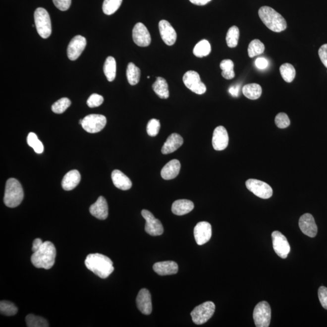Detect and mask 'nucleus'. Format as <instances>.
<instances>
[{
  "label": "nucleus",
  "mask_w": 327,
  "mask_h": 327,
  "mask_svg": "<svg viewBox=\"0 0 327 327\" xmlns=\"http://www.w3.org/2000/svg\"><path fill=\"white\" fill-rule=\"evenodd\" d=\"M239 38V30L238 27L235 26L231 27L228 29L227 35H226V42L229 48H233L238 46Z\"/></svg>",
  "instance_id": "nucleus-34"
},
{
  "label": "nucleus",
  "mask_w": 327,
  "mask_h": 327,
  "mask_svg": "<svg viewBox=\"0 0 327 327\" xmlns=\"http://www.w3.org/2000/svg\"><path fill=\"white\" fill-rule=\"evenodd\" d=\"M192 3L198 5H204L209 3L212 0H189Z\"/></svg>",
  "instance_id": "nucleus-50"
},
{
  "label": "nucleus",
  "mask_w": 327,
  "mask_h": 327,
  "mask_svg": "<svg viewBox=\"0 0 327 327\" xmlns=\"http://www.w3.org/2000/svg\"><path fill=\"white\" fill-rule=\"evenodd\" d=\"M132 37L133 42L140 47H147L151 45V34L145 25L141 23H138L133 27Z\"/></svg>",
  "instance_id": "nucleus-13"
},
{
  "label": "nucleus",
  "mask_w": 327,
  "mask_h": 327,
  "mask_svg": "<svg viewBox=\"0 0 327 327\" xmlns=\"http://www.w3.org/2000/svg\"><path fill=\"white\" fill-rule=\"evenodd\" d=\"M159 29L161 37L166 45L172 46L175 43L177 38L176 32L169 22L166 20L160 21Z\"/></svg>",
  "instance_id": "nucleus-19"
},
{
  "label": "nucleus",
  "mask_w": 327,
  "mask_h": 327,
  "mask_svg": "<svg viewBox=\"0 0 327 327\" xmlns=\"http://www.w3.org/2000/svg\"><path fill=\"white\" fill-rule=\"evenodd\" d=\"M86 44V38L81 35L73 38L67 48L68 58L72 61L77 59L85 49Z\"/></svg>",
  "instance_id": "nucleus-14"
},
{
  "label": "nucleus",
  "mask_w": 327,
  "mask_h": 327,
  "mask_svg": "<svg viewBox=\"0 0 327 327\" xmlns=\"http://www.w3.org/2000/svg\"><path fill=\"white\" fill-rule=\"evenodd\" d=\"M90 213L98 219L105 220L108 217L109 208L107 201L103 196H100L94 204L90 207Z\"/></svg>",
  "instance_id": "nucleus-20"
},
{
  "label": "nucleus",
  "mask_w": 327,
  "mask_h": 327,
  "mask_svg": "<svg viewBox=\"0 0 327 327\" xmlns=\"http://www.w3.org/2000/svg\"><path fill=\"white\" fill-rule=\"evenodd\" d=\"M280 73L283 80L287 83H291L295 78L296 70L293 65L290 63L283 64L280 67Z\"/></svg>",
  "instance_id": "nucleus-32"
},
{
  "label": "nucleus",
  "mask_w": 327,
  "mask_h": 327,
  "mask_svg": "<svg viewBox=\"0 0 327 327\" xmlns=\"http://www.w3.org/2000/svg\"><path fill=\"white\" fill-rule=\"evenodd\" d=\"M258 14L263 23L272 32H280L287 29L285 18L272 8L261 7L259 9Z\"/></svg>",
  "instance_id": "nucleus-3"
},
{
  "label": "nucleus",
  "mask_w": 327,
  "mask_h": 327,
  "mask_svg": "<svg viewBox=\"0 0 327 327\" xmlns=\"http://www.w3.org/2000/svg\"><path fill=\"white\" fill-rule=\"evenodd\" d=\"M107 119L102 114H91L84 117L82 122V127L90 133L100 132L105 127Z\"/></svg>",
  "instance_id": "nucleus-8"
},
{
  "label": "nucleus",
  "mask_w": 327,
  "mask_h": 327,
  "mask_svg": "<svg viewBox=\"0 0 327 327\" xmlns=\"http://www.w3.org/2000/svg\"><path fill=\"white\" fill-rule=\"evenodd\" d=\"M27 144L30 147H32L34 151L38 154H42L44 151L43 144L37 137L35 133L31 132L29 133L27 138Z\"/></svg>",
  "instance_id": "nucleus-38"
},
{
  "label": "nucleus",
  "mask_w": 327,
  "mask_h": 327,
  "mask_svg": "<svg viewBox=\"0 0 327 327\" xmlns=\"http://www.w3.org/2000/svg\"><path fill=\"white\" fill-rule=\"evenodd\" d=\"M85 265L87 269L102 279H106L114 271L113 262L110 258L100 253L87 256Z\"/></svg>",
  "instance_id": "nucleus-1"
},
{
  "label": "nucleus",
  "mask_w": 327,
  "mask_h": 327,
  "mask_svg": "<svg viewBox=\"0 0 327 327\" xmlns=\"http://www.w3.org/2000/svg\"><path fill=\"white\" fill-rule=\"evenodd\" d=\"M183 143V138L181 135L178 133H172L168 136L167 140L164 144L162 152L164 155L171 154L178 149Z\"/></svg>",
  "instance_id": "nucleus-22"
},
{
  "label": "nucleus",
  "mask_w": 327,
  "mask_h": 327,
  "mask_svg": "<svg viewBox=\"0 0 327 327\" xmlns=\"http://www.w3.org/2000/svg\"><path fill=\"white\" fill-rule=\"evenodd\" d=\"M56 256V248L53 242L46 241L39 250L33 253L31 262L36 268L49 270L54 266Z\"/></svg>",
  "instance_id": "nucleus-2"
},
{
  "label": "nucleus",
  "mask_w": 327,
  "mask_h": 327,
  "mask_svg": "<svg viewBox=\"0 0 327 327\" xmlns=\"http://www.w3.org/2000/svg\"><path fill=\"white\" fill-rule=\"evenodd\" d=\"M180 168H181V163L178 160H173L166 164L164 167L162 168L161 174L164 179H173L178 175Z\"/></svg>",
  "instance_id": "nucleus-23"
},
{
  "label": "nucleus",
  "mask_w": 327,
  "mask_h": 327,
  "mask_svg": "<svg viewBox=\"0 0 327 327\" xmlns=\"http://www.w3.org/2000/svg\"><path fill=\"white\" fill-rule=\"evenodd\" d=\"M43 242L42 239L40 238L35 239L33 242L32 244V251L33 252H37V250L40 249V248L42 247Z\"/></svg>",
  "instance_id": "nucleus-48"
},
{
  "label": "nucleus",
  "mask_w": 327,
  "mask_h": 327,
  "mask_svg": "<svg viewBox=\"0 0 327 327\" xmlns=\"http://www.w3.org/2000/svg\"><path fill=\"white\" fill-rule=\"evenodd\" d=\"M272 238L274 252L279 257L287 258L290 252V245L286 237L280 231H274L272 234Z\"/></svg>",
  "instance_id": "nucleus-11"
},
{
  "label": "nucleus",
  "mask_w": 327,
  "mask_h": 327,
  "mask_svg": "<svg viewBox=\"0 0 327 327\" xmlns=\"http://www.w3.org/2000/svg\"><path fill=\"white\" fill-rule=\"evenodd\" d=\"M152 87L155 94L162 99H167L169 97L168 86L164 78L157 77Z\"/></svg>",
  "instance_id": "nucleus-27"
},
{
  "label": "nucleus",
  "mask_w": 327,
  "mask_h": 327,
  "mask_svg": "<svg viewBox=\"0 0 327 327\" xmlns=\"http://www.w3.org/2000/svg\"><path fill=\"white\" fill-rule=\"evenodd\" d=\"M265 51V46L260 40L255 39L252 41L248 48V54L250 58L260 55Z\"/></svg>",
  "instance_id": "nucleus-35"
},
{
  "label": "nucleus",
  "mask_w": 327,
  "mask_h": 327,
  "mask_svg": "<svg viewBox=\"0 0 327 327\" xmlns=\"http://www.w3.org/2000/svg\"><path fill=\"white\" fill-rule=\"evenodd\" d=\"M81 174L78 170H73L65 174L62 180L61 185L63 189L70 191L74 189L80 183Z\"/></svg>",
  "instance_id": "nucleus-25"
},
{
  "label": "nucleus",
  "mask_w": 327,
  "mask_h": 327,
  "mask_svg": "<svg viewBox=\"0 0 327 327\" xmlns=\"http://www.w3.org/2000/svg\"><path fill=\"white\" fill-rule=\"evenodd\" d=\"M53 2L59 10L65 11L69 9L72 0H53Z\"/></svg>",
  "instance_id": "nucleus-45"
},
{
  "label": "nucleus",
  "mask_w": 327,
  "mask_h": 327,
  "mask_svg": "<svg viewBox=\"0 0 327 327\" xmlns=\"http://www.w3.org/2000/svg\"><path fill=\"white\" fill-rule=\"evenodd\" d=\"M211 52V46L208 41L203 40L196 44L193 49V54L199 58L209 55Z\"/></svg>",
  "instance_id": "nucleus-31"
},
{
  "label": "nucleus",
  "mask_w": 327,
  "mask_h": 327,
  "mask_svg": "<svg viewBox=\"0 0 327 327\" xmlns=\"http://www.w3.org/2000/svg\"><path fill=\"white\" fill-rule=\"evenodd\" d=\"M111 179L116 188L122 190H129L132 187V181L125 174L119 170H114L111 173Z\"/></svg>",
  "instance_id": "nucleus-24"
},
{
  "label": "nucleus",
  "mask_w": 327,
  "mask_h": 327,
  "mask_svg": "<svg viewBox=\"0 0 327 327\" xmlns=\"http://www.w3.org/2000/svg\"><path fill=\"white\" fill-rule=\"evenodd\" d=\"M242 93L250 100H257L261 96L262 87L256 83L246 84L242 88Z\"/></svg>",
  "instance_id": "nucleus-28"
},
{
  "label": "nucleus",
  "mask_w": 327,
  "mask_h": 327,
  "mask_svg": "<svg viewBox=\"0 0 327 327\" xmlns=\"http://www.w3.org/2000/svg\"><path fill=\"white\" fill-rule=\"evenodd\" d=\"M299 226L302 232L310 238H315L317 234V225L314 218L310 214H305L300 218Z\"/></svg>",
  "instance_id": "nucleus-16"
},
{
  "label": "nucleus",
  "mask_w": 327,
  "mask_h": 327,
  "mask_svg": "<svg viewBox=\"0 0 327 327\" xmlns=\"http://www.w3.org/2000/svg\"><path fill=\"white\" fill-rule=\"evenodd\" d=\"M215 310V305L211 301L198 305L191 313L193 323L196 325H202L207 323L214 315Z\"/></svg>",
  "instance_id": "nucleus-6"
},
{
  "label": "nucleus",
  "mask_w": 327,
  "mask_h": 327,
  "mask_svg": "<svg viewBox=\"0 0 327 327\" xmlns=\"http://www.w3.org/2000/svg\"><path fill=\"white\" fill-rule=\"evenodd\" d=\"M122 0H105L103 4V10L105 14L110 15L116 12L121 6Z\"/></svg>",
  "instance_id": "nucleus-37"
},
{
  "label": "nucleus",
  "mask_w": 327,
  "mask_h": 327,
  "mask_svg": "<svg viewBox=\"0 0 327 327\" xmlns=\"http://www.w3.org/2000/svg\"><path fill=\"white\" fill-rule=\"evenodd\" d=\"M255 64L258 69H265L268 66L269 62L266 58H258L256 59Z\"/></svg>",
  "instance_id": "nucleus-47"
},
{
  "label": "nucleus",
  "mask_w": 327,
  "mask_h": 327,
  "mask_svg": "<svg viewBox=\"0 0 327 327\" xmlns=\"http://www.w3.org/2000/svg\"><path fill=\"white\" fill-rule=\"evenodd\" d=\"M253 317L256 327H269L271 321L272 311L268 302L262 301L256 305L253 311Z\"/></svg>",
  "instance_id": "nucleus-7"
},
{
  "label": "nucleus",
  "mask_w": 327,
  "mask_h": 327,
  "mask_svg": "<svg viewBox=\"0 0 327 327\" xmlns=\"http://www.w3.org/2000/svg\"><path fill=\"white\" fill-rule=\"evenodd\" d=\"M136 304L139 310L144 315H149L152 313L151 294L146 288L141 289L136 298Z\"/></svg>",
  "instance_id": "nucleus-18"
},
{
  "label": "nucleus",
  "mask_w": 327,
  "mask_h": 327,
  "mask_svg": "<svg viewBox=\"0 0 327 327\" xmlns=\"http://www.w3.org/2000/svg\"><path fill=\"white\" fill-rule=\"evenodd\" d=\"M70 105L71 102L69 98H62L52 106V110L54 113L61 114L64 113L67 108L70 107Z\"/></svg>",
  "instance_id": "nucleus-39"
},
{
  "label": "nucleus",
  "mask_w": 327,
  "mask_h": 327,
  "mask_svg": "<svg viewBox=\"0 0 327 327\" xmlns=\"http://www.w3.org/2000/svg\"><path fill=\"white\" fill-rule=\"evenodd\" d=\"M104 98L102 95L94 94L91 95L87 101V105L89 108H94L102 105Z\"/></svg>",
  "instance_id": "nucleus-43"
},
{
  "label": "nucleus",
  "mask_w": 327,
  "mask_h": 327,
  "mask_svg": "<svg viewBox=\"0 0 327 327\" xmlns=\"http://www.w3.org/2000/svg\"><path fill=\"white\" fill-rule=\"evenodd\" d=\"M116 63L115 59L112 56H109L104 65V72L109 81L111 82L116 77Z\"/></svg>",
  "instance_id": "nucleus-29"
},
{
  "label": "nucleus",
  "mask_w": 327,
  "mask_h": 327,
  "mask_svg": "<svg viewBox=\"0 0 327 327\" xmlns=\"http://www.w3.org/2000/svg\"><path fill=\"white\" fill-rule=\"evenodd\" d=\"M34 20L37 31L40 37L48 38L52 34L50 16L48 11L42 7H38L34 13Z\"/></svg>",
  "instance_id": "nucleus-5"
},
{
  "label": "nucleus",
  "mask_w": 327,
  "mask_h": 327,
  "mask_svg": "<svg viewBox=\"0 0 327 327\" xmlns=\"http://www.w3.org/2000/svg\"><path fill=\"white\" fill-rule=\"evenodd\" d=\"M228 135L224 127L218 126L215 129L212 138V144L215 151H221L227 148Z\"/></svg>",
  "instance_id": "nucleus-17"
},
{
  "label": "nucleus",
  "mask_w": 327,
  "mask_h": 327,
  "mask_svg": "<svg viewBox=\"0 0 327 327\" xmlns=\"http://www.w3.org/2000/svg\"><path fill=\"white\" fill-rule=\"evenodd\" d=\"M154 271L160 276L172 275L178 272V266L174 261H163L155 263L153 266Z\"/></svg>",
  "instance_id": "nucleus-21"
},
{
  "label": "nucleus",
  "mask_w": 327,
  "mask_h": 327,
  "mask_svg": "<svg viewBox=\"0 0 327 327\" xmlns=\"http://www.w3.org/2000/svg\"><path fill=\"white\" fill-rule=\"evenodd\" d=\"M126 75L128 82L130 85H136L140 80L141 70L140 68L136 67L133 62H130L127 65Z\"/></svg>",
  "instance_id": "nucleus-30"
},
{
  "label": "nucleus",
  "mask_w": 327,
  "mask_h": 327,
  "mask_svg": "<svg viewBox=\"0 0 327 327\" xmlns=\"http://www.w3.org/2000/svg\"><path fill=\"white\" fill-rule=\"evenodd\" d=\"M220 69H222V76L226 80H231L235 76L234 72V64L231 59L222 60L220 64Z\"/></svg>",
  "instance_id": "nucleus-33"
},
{
  "label": "nucleus",
  "mask_w": 327,
  "mask_h": 327,
  "mask_svg": "<svg viewBox=\"0 0 327 327\" xmlns=\"http://www.w3.org/2000/svg\"><path fill=\"white\" fill-rule=\"evenodd\" d=\"M247 189L262 199H269L272 195V188L266 182L255 179H250L245 182Z\"/></svg>",
  "instance_id": "nucleus-10"
},
{
  "label": "nucleus",
  "mask_w": 327,
  "mask_h": 327,
  "mask_svg": "<svg viewBox=\"0 0 327 327\" xmlns=\"http://www.w3.org/2000/svg\"><path fill=\"white\" fill-rule=\"evenodd\" d=\"M185 86L191 91L198 95H203L206 92V86L201 81L198 72L193 70L188 71L183 76Z\"/></svg>",
  "instance_id": "nucleus-9"
},
{
  "label": "nucleus",
  "mask_w": 327,
  "mask_h": 327,
  "mask_svg": "<svg viewBox=\"0 0 327 327\" xmlns=\"http://www.w3.org/2000/svg\"><path fill=\"white\" fill-rule=\"evenodd\" d=\"M141 215L146 221L145 225L146 233L154 236L162 235L164 232V228L160 220L157 219L151 212L147 210H143Z\"/></svg>",
  "instance_id": "nucleus-12"
},
{
  "label": "nucleus",
  "mask_w": 327,
  "mask_h": 327,
  "mask_svg": "<svg viewBox=\"0 0 327 327\" xmlns=\"http://www.w3.org/2000/svg\"><path fill=\"white\" fill-rule=\"evenodd\" d=\"M160 122L159 120L152 119L150 120L147 125V132L151 136H156L159 133L160 129Z\"/></svg>",
  "instance_id": "nucleus-41"
},
{
  "label": "nucleus",
  "mask_w": 327,
  "mask_h": 327,
  "mask_svg": "<svg viewBox=\"0 0 327 327\" xmlns=\"http://www.w3.org/2000/svg\"><path fill=\"white\" fill-rule=\"evenodd\" d=\"M275 124L280 129H285L290 125V120L287 114L285 113H278L275 118Z\"/></svg>",
  "instance_id": "nucleus-42"
},
{
  "label": "nucleus",
  "mask_w": 327,
  "mask_h": 327,
  "mask_svg": "<svg viewBox=\"0 0 327 327\" xmlns=\"http://www.w3.org/2000/svg\"><path fill=\"white\" fill-rule=\"evenodd\" d=\"M23 198V189L20 182L15 178L8 179L4 196L5 205L10 208H15L20 205Z\"/></svg>",
  "instance_id": "nucleus-4"
},
{
  "label": "nucleus",
  "mask_w": 327,
  "mask_h": 327,
  "mask_svg": "<svg viewBox=\"0 0 327 327\" xmlns=\"http://www.w3.org/2000/svg\"><path fill=\"white\" fill-rule=\"evenodd\" d=\"M239 90L240 86L236 85L230 87V89L228 90V92L231 95H232L233 97H238L239 95Z\"/></svg>",
  "instance_id": "nucleus-49"
},
{
  "label": "nucleus",
  "mask_w": 327,
  "mask_h": 327,
  "mask_svg": "<svg viewBox=\"0 0 327 327\" xmlns=\"http://www.w3.org/2000/svg\"><path fill=\"white\" fill-rule=\"evenodd\" d=\"M26 323L28 327H48L49 326L48 322L46 319L32 314L26 316Z\"/></svg>",
  "instance_id": "nucleus-36"
},
{
  "label": "nucleus",
  "mask_w": 327,
  "mask_h": 327,
  "mask_svg": "<svg viewBox=\"0 0 327 327\" xmlns=\"http://www.w3.org/2000/svg\"><path fill=\"white\" fill-rule=\"evenodd\" d=\"M318 54L322 62L327 68V44L321 46L319 49Z\"/></svg>",
  "instance_id": "nucleus-46"
},
{
  "label": "nucleus",
  "mask_w": 327,
  "mask_h": 327,
  "mask_svg": "<svg viewBox=\"0 0 327 327\" xmlns=\"http://www.w3.org/2000/svg\"><path fill=\"white\" fill-rule=\"evenodd\" d=\"M212 235L211 223L206 222H200L194 228V236L196 243L199 245L205 244L209 241Z\"/></svg>",
  "instance_id": "nucleus-15"
},
{
  "label": "nucleus",
  "mask_w": 327,
  "mask_h": 327,
  "mask_svg": "<svg viewBox=\"0 0 327 327\" xmlns=\"http://www.w3.org/2000/svg\"><path fill=\"white\" fill-rule=\"evenodd\" d=\"M0 312L5 316H13L18 312V308L12 302L1 301L0 302Z\"/></svg>",
  "instance_id": "nucleus-40"
},
{
  "label": "nucleus",
  "mask_w": 327,
  "mask_h": 327,
  "mask_svg": "<svg viewBox=\"0 0 327 327\" xmlns=\"http://www.w3.org/2000/svg\"><path fill=\"white\" fill-rule=\"evenodd\" d=\"M194 209V204L187 200H179L174 202L171 206L173 214L178 216L186 215Z\"/></svg>",
  "instance_id": "nucleus-26"
},
{
  "label": "nucleus",
  "mask_w": 327,
  "mask_h": 327,
  "mask_svg": "<svg viewBox=\"0 0 327 327\" xmlns=\"http://www.w3.org/2000/svg\"><path fill=\"white\" fill-rule=\"evenodd\" d=\"M318 297L322 306L327 310V288L322 286L318 290Z\"/></svg>",
  "instance_id": "nucleus-44"
}]
</instances>
